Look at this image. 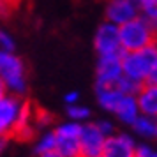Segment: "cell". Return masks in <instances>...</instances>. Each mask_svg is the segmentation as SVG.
Listing matches in <instances>:
<instances>
[{"label":"cell","instance_id":"obj_3","mask_svg":"<svg viewBox=\"0 0 157 157\" xmlns=\"http://www.w3.org/2000/svg\"><path fill=\"white\" fill-rule=\"evenodd\" d=\"M0 81L16 94L27 90L23 62L9 51H0Z\"/></svg>","mask_w":157,"mask_h":157},{"label":"cell","instance_id":"obj_29","mask_svg":"<svg viewBox=\"0 0 157 157\" xmlns=\"http://www.w3.org/2000/svg\"><path fill=\"white\" fill-rule=\"evenodd\" d=\"M99 157H102V155H99Z\"/></svg>","mask_w":157,"mask_h":157},{"label":"cell","instance_id":"obj_1","mask_svg":"<svg viewBox=\"0 0 157 157\" xmlns=\"http://www.w3.org/2000/svg\"><path fill=\"white\" fill-rule=\"evenodd\" d=\"M157 65V46L155 43L148 44L138 51L122 53V74L125 78L145 83L150 71Z\"/></svg>","mask_w":157,"mask_h":157},{"label":"cell","instance_id":"obj_21","mask_svg":"<svg viewBox=\"0 0 157 157\" xmlns=\"http://www.w3.org/2000/svg\"><path fill=\"white\" fill-rule=\"evenodd\" d=\"M78 99V94H69V95H67V97H65V101H67V102H74V101Z\"/></svg>","mask_w":157,"mask_h":157},{"label":"cell","instance_id":"obj_2","mask_svg":"<svg viewBox=\"0 0 157 157\" xmlns=\"http://www.w3.org/2000/svg\"><path fill=\"white\" fill-rule=\"evenodd\" d=\"M118 39H120V50L129 53V51L141 50L148 44H154L155 32L152 23L136 16L134 20L118 27Z\"/></svg>","mask_w":157,"mask_h":157},{"label":"cell","instance_id":"obj_8","mask_svg":"<svg viewBox=\"0 0 157 157\" xmlns=\"http://www.w3.org/2000/svg\"><path fill=\"white\" fill-rule=\"evenodd\" d=\"M138 16L136 4L132 0H109L106 6V18L108 23H113L120 27L124 23L134 20Z\"/></svg>","mask_w":157,"mask_h":157},{"label":"cell","instance_id":"obj_12","mask_svg":"<svg viewBox=\"0 0 157 157\" xmlns=\"http://www.w3.org/2000/svg\"><path fill=\"white\" fill-rule=\"evenodd\" d=\"M115 113L120 117L124 122L132 124L138 118V104H136L134 95H124L118 102V106L115 109Z\"/></svg>","mask_w":157,"mask_h":157},{"label":"cell","instance_id":"obj_14","mask_svg":"<svg viewBox=\"0 0 157 157\" xmlns=\"http://www.w3.org/2000/svg\"><path fill=\"white\" fill-rule=\"evenodd\" d=\"M55 150V134L50 132V134L43 136V140L37 145V152L39 154H46V152H53Z\"/></svg>","mask_w":157,"mask_h":157},{"label":"cell","instance_id":"obj_24","mask_svg":"<svg viewBox=\"0 0 157 157\" xmlns=\"http://www.w3.org/2000/svg\"><path fill=\"white\" fill-rule=\"evenodd\" d=\"M6 140H7V138H0V152L4 150V147H6Z\"/></svg>","mask_w":157,"mask_h":157},{"label":"cell","instance_id":"obj_15","mask_svg":"<svg viewBox=\"0 0 157 157\" xmlns=\"http://www.w3.org/2000/svg\"><path fill=\"white\" fill-rule=\"evenodd\" d=\"M88 115H90V111H88L86 108H83V106H71L69 108V117L74 118V120H83V118H86Z\"/></svg>","mask_w":157,"mask_h":157},{"label":"cell","instance_id":"obj_19","mask_svg":"<svg viewBox=\"0 0 157 157\" xmlns=\"http://www.w3.org/2000/svg\"><path fill=\"white\" fill-rule=\"evenodd\" d=\"M97 127L101 129V132H102L104 136H108L109 132H111V131H113V127H111L108 122H99V124H97Z\"/></svg>","mask_w":157,"mask_h":157},{"label":"cell","instance_id":"obj_18","mask_svg":"<svg viewBox=\"0 0 157 157\" xmlns=\"http://www.w3.org/2000/svg\"><path fill=\"white\" fill-rule=\"evenodd\" d=\"M145 83H147V85H152V86H157V65L150 71V74L147 76V79H145Z\"/></svg>","mask_w":157,"mask_h":157},{"label":"cell","instance_id":"obj_27","mask_svg":"<svg viewBox=\"0 0 157 157\" xmlns=\"http://www.w3.org/2000/svg\"><path fill=\"white\" fill-rule=\"evenodd\" d=\"M155 136H157V124H155Z\"/></svg>","mask_w":157,"mask_h":157},{"label":"cell","instance_id":"obj_13","mask_svg":"<svg viewBox=\"0 0 157 157\" xmlns=\"http://www.w3.org/2000/svg\"><path fill=\"white\" fill-rule=\"evenodd\" d=\"M132 125H134V131L138 134L141 136H155V122L152 120L150 117H138L134 122H132Z\"/></svg>","mask_w":157,"mask_h":157},{"label":"cell","instance_id":"obj_5","mask_svg":"<svg viewBox=\"0 0 157 157\" xmlns=\"http://www.w3.org/2000/svg\"><path fill=\"white\" fill-rule=\"evenodd\" d=\"M104 140L106 136L101 132L97 124H86L79 131V157H99Z\"/></svg>","mask_w":157,"mask_h":157},{"label":"cell","instance_id":"obj_11","mask_svg":"<svg viewBox=\"0 0 157 157\" xmlns=\"http://www.w3.org/2000/svg\"><path fill=\"white\" fill-rule=\"evenodd\" d=\"M20 101L14 97H2L0 99V124L7 129V132L11 131V127L14 125L18 113H20ZM9 136V134H7Z\"/></svg>","mask_w":157,"mask_h":157},{"label":"cell","instance_id":"obj_23","mask_svg":"<svg viewBox=\"0 0 157 157\" xmlns=\"http://www.w3.org/2000/svg\"><path fill=\"white\" fill-rule=\"evenodd\" d=\"M4 95H6V86H4V83H2V81H0V99H2Z\"/></svg>","mask_w":157,"mask_h":157},{"label":"cell","instance_id":"obj_6","mask_svg":"<svg viewBox=\"0 0 157 157\" xmlns=\"http://www.w3.org/2000/svg\"><path fill=\"white\" fill-rule=\"evenodd\" d=\"M122 53H111V55H101L99 65H97V83H111L122 78Z\"/></svg>","mask_w":157,"mask_h":157},{"label":"cell","instance_id":"obj_25","mask_svg":"<svg viewBox=\"0 0 157 157\" xmlns=\"http://www.w3.org/2000/svg\"><path fill=\"white\" fill-rule=\"evenodd\" d=\"M132 2H134V4H140V6H145L148 0H132Z\"/></svg>","mask_w":157,"mask_h":157},{"label":"cell","instance_id":"obj_17","mask_svg":"<svg viewBox=\"0 0 157 157\" xmlns=\"http://www.w3.org/2000/svg\"><path fill=\"white\" fill-rule=\"evenodd\" d=\"M14 50V43L11 41V37L4 32H0V51H13Z\"/></svg>","mask_w":157,"mask_h":157},{"label":"cell","instance_id":"obj_26","mask_svg":"<svg viewBox=\"0 0 157 157\" xmlns=\"http://www.w3.org/2000/svg\"><path fill=\"white\" fill-rule=\"evenodd\" d=\"M152 27H154V32L157 34V18L155 20H152Z\"/></svg>","mask_w":157,"mask_h":157},{"label":"cell","instance_id":"obj_20","mask_svg":"<svg viewBox=\"0 0 157 157\" xmlns=\"http://www.w3.org/2000/svg\"><path fill=\"white\" fill-rule=\"evenodd\" d=\"M41 157H62V155H60L58 152H55V150H53V152H46V154H41Z\"/></svg>","mask_w":157,"mask_h":157},{"label":"cell","instance_id":"obj_10","mask_svg":"<svg viewBox=\"0 0 157 157\" xmlns=\"http://www.w3.org/2000/svg\"><path fill=\"white\" fill-rule=\"evenodd\" d=\"M134 99L138 109H141L145 117H157V86L141 85L138 90V97Z\"/></svg>","mask_w":157,"mask_h":157},{"label":"cell","instance_id":"obj_28","mask_svg":"<svg viewBox=\"0 0 157 157\" xmlns=\"http://www.w3.org/2000/svg\"><path fill=\"white\" fill-rule=\"evenodd\" d=\"M18 2H21V0H18Z\"/></svg>","mask_w":157,"mask_h":157},{"label":"cell","instance_id":"obj_7","mask_svg":"<svg viewBox=\"0 0 157 157\" xmlns=\"http://www.w3.org/2000/svg\"><path fill=\"white\" fill-rule=\"evenodd\" d=\"M95 48L101 55H111V53L122 51L120 39H118V27L113 23H102L95 34Z\"/></svg>","mask_w":157,"mask_h":157},{"label":"cell","instance_id":"obj_16","mask_svg":"<svg viewBox=\"0 0 157 157\" xmlns=\"http://www.w3.org/2000/svg\"><path fill=\"white\" fill-rule=\"evenodd\" d=\"M141 7H143V11H145V14H147L148 20H155L157 18V0H148Z\"/></svg>","mask_w":157,"mask_h":157},{"label":"cell","instance_id":"obj_9","mask_svg":"<svg viewBox=\"0 0 157 157\" xmlns=\"http://www.w3.org/2000/svg\"><path fill=\"white\" fill-rule=\"evenodd\" d=\"M136 147L132 140L127 138L125 134L111 136L104 140L102 145V157H134Z\"/></svg>","mask_w":157,"mask_h":157},{"label":"cell","instance_id":"obj_4","mask_svg":"<svg viewBox=\"0 0 157 157\" xmlns=\"http://www.w3.org/2000/svg\"><path fill=\"white\" fill-rule=\"evenodd\" d=\"M79 127L78 124H64L57 127L55 134V152L62 157H79Z\"/></svg>","mask_w":157,"mask_h":157},{"label":"cell","instance_id":"obj_22","mask_svg":"<svg viewBox=\"0 0 157 157\" xmlns=\"http://www.w3.org/2000/svg\"><path fill=\"white\" fill-rule=\"evenodd\" d=\"M7 129L4 127V125H2V124H0V138H7Z\"/></svg>","mask_w":157,"mask_h":157}]
</instances>
